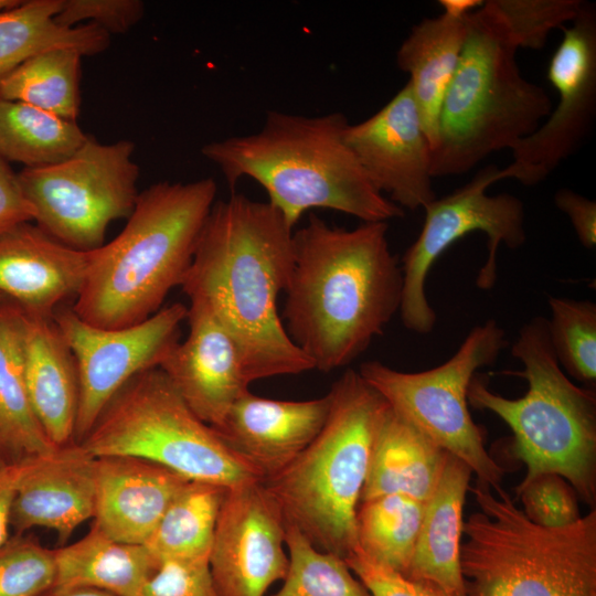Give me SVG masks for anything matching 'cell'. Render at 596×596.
I'll list each match as a JSON object with an SVG mask.
<instances>
[{
    "label": "cell",
    "instance_id": "603a6c76",
    "mask_svg": "<svg viewBox=\"0 0 596 596\" xmlns=\"http://www.w3.org/2000/svg\"><path fill=\"white\" fill-rule=\"evenodd\" d=\"M471 470L448 455L424 514L411 563L404 574L437 585L449 596H467L461 573L462 508Z\"/></svg>",
    "mask_w": 596,
    "mask_h": 596
},
{
    "label": "cell",
    "instance_id": "7bdbcfd3",
    "mask_svg": "<svg viewBox=\"0 0 596 596\" xmlns=\"http://www.w3.org/2000/svg\"><path fill=\"white\" fill-rule=\"evenodd\" d=\"M20 466L0 460V547L10 539L11 511Z\"/></svg>",
    "mask_w": 596,
    "mask_h": 596
},
{
    "label": "cell",
    "instance_id": "52a82bcc",
    "mask_svg": "<svg viewBox=\"0 0 596 596\" xmlns=\"http://www.w3.org/2000/svg\"><path fill=\"white\" fill-rule=\"evenodd\" d=\"M460 61L444 97L432 175H459L511 149L549 116L552 100L521 74L503 25L482 6L466 20Z\"/></svg>",
    "mask_w": 596,
    "mask_h": 596
},
{
    "label": "cell",
    "instance_id": "ee69618b",
    "mask_svg": "<svg viewBox=\"0 0 596 596\" xmlns=\"http://www.w3.org/2000/svg\"><path fill=\"white\" fill-rule=\"evenodd\" d=\"M482 0H439L444 14L456 19H466L482 6Z\"/></svg>",
    "mask_w": 596,
    "mask_h": 596
},
{
    "label": "cell",
    "instance_id": "6da1fadb",
    "mask_svg": "<svg viewBox=\"0 0 596 596\" xmlns=\"http://www.w3.org/2000/svg\"><path fill=\"white\" fill-rule=\"evenodd\" d=\"M268 202L232 192L214 203L180 287L236 344L249 383L313 369L277 310L294 267V232Z\"/></svg>",
    "mask_w": 596,
    "mask_h": 596
},
{
    "label": "cell",
    "instance_id": "44dd1931",
    "mask_svg": "<svg viewBox=\"0 0 596 596\" xmlns=\"http://www.w3.org/2000/svg\"><path fill=\"white\" fill-rule=\"evenodd\" d=\"M189 480L156 462L96 458L94 524L109 538L145 545L168 505Z\"/></svg>",
    "mask_w": 596,
    "mask_h": 596
},
{
    "label": "cell",
    "instance_id": "9c48e42d",
    "mask_svg": "<svg viewBox=\"0 0 596 596\" xmlns=\"http://www.w3.org/2000/svg\"><path fill=\"white\" fill-rule=\"evenodd\" d=\"M79 444L92 456H128L192 481L233 487L262 480L187 404L167 374H136L109 400Z\"/></svg>",
    "mask_w": 596,
    "mask_h": 596
},
{
    "label": "cell",
    "instance_id": "1f68e13d",
    "mask_svg": "<svg viewBox=\"0 0 596 596\" xmlns=\"http://www.w3.org/2000/svg\"><path fill=\"white\" fill-rule=\"evenodd\" d=\"M424 504L402 494L361 501L356 512L359 549L376 563L404 575L419 533Z\"/></svg>",
    "mask_w": 596,
    "mask_h": 596
},
{
    "label": "cell",
    "instance_id": "f1b7e54d",
    "mask_svg": "<svg viewBox=\"0 0 596 596\" xmlns=\"http://www.w3.org/2000/svg\"><path fill=\"white\" fill-rule=\"evenodd\" d=\"M227 487L189 480L175 494L145 546L157 560H207Z\"/></svg>",
    "mask_w": 596,
    "mask_h": 596
},
{
    "label": "cell",
    "instance_id": "ffe728a7",
    "mask_svg": "<svg viewBox=\"0 0 596 596\" xmlns=\"http://www.w3.org/2000/svg\"><path fill=\"white\" fill-rule=\"evenodd\" d=\"M93 251L68 247L38 225L20 224L0 234V295L25 313L53 318L78 295Z\"/></svg>",
    "mask_w": 596,
    "mask_h": 596
},
{
    "label": "cell",
    "instance_id": "7dc6e473",
    "mask_svg": "<svg viewBox=\"0 0 596 596\" xmlns=\"http://www.w3.org/2000/svg\"><path fill=\"white\" fill-rule=\"evenodd\" d=\"M3 300H6V298L0 295V302H2Z\"/></svg>",
    "mask_w": 596,
    "mask_h": 596
},
{
    "label": "cell",
    "instance_id": "e0dca14e",
    "mask_svg": "<svg viewBox=\"0 0 596 596\" xmlns=\"http://www.w3.org/2000/svg\"><path fill=\"white\" fill-rule=\"evenodd\" d=\"M187 321V339L170 350L159 368L190 408L216 428L251 383L236 344L207 307L190 301Z\"/></svg>",
    "mask_w": 596,
    "mask_h": 596
},
{
    "label": "cell",
    "instance_id": "9a60e30c",
    "mask_svg": "<svg viewBox=\"0 0 596 596\" xmlns=\"http://www.w3.org/2000/svg\"><path fill=\"white\" fill-rule=\"evenodd\" d=\"M286 524L262 480L227 488L209 568L220 596H265L288 570Z\"/></svg>",
    "mask_w": 596,
    "mask_h": 596
},
{
    "label": "cell",
    "instance_id": "4fadbf2b",
    "mask_svg": "<svg viewBox=\"0 0 596 596\" xmlns=\"http://www.w3.org/2000/svg\"><path fill=\"white\" fill-rule=\"evenodd\" d=\"M546 77L558 102L542 124L511 149L512 161L500 169L502 180L524 185L544 181L589 135L596 116V10L585 2L581 13L562 28Z\"/></svg>",
    "mask_w": 596,
    "mask_h": 596
},
{
    "label": "cell",
    "instance_id": "60d3db41",
    "mask_svg": "<svg viewBox=\"0 0 596 596\" xmlns=\"http://www.w3.org/2000/svg\"><path fill=\"white\" fill-rule=\"evenodd\" d=\"M34 220V207L23 192L18 173L0 157V234Z\"/></svg>",
    "mask_w": 596,
    "mask_h": 596
},
{
    "label": "cell",
    "instance_id": "ab89813d",
    "mask_svg": "<svg viewBox=\"0 0 596 596\" xmlns=\"http://www.w3.org/2000/svg\"><path fill=\"white\" fill-rule=\"evenodd\" d=\"M344 561L371 596H449L435 584L409 579L376 563L360 549Z\"/></svg>",
    "mask_w": 596,
    "mask_h": 596
},
{
    "label": "cell",
    "instance_id": "7c38bea8",
    "mask_svg": "<svg viewBox=\"0 0 596 596\" xmlns=\"http://www.w3.org/2000/svg\"><path fill=\"white\" fill-rule=\"evenodd\" d=\"M501 180L498 167H485L468 183L424 207L422 230L405 251L401 265L400 313L408 330L427 334L436 324V312L426 295V279L435 262L450 245L473 232L487 235L488 255L476 277V285L489 290L497 280L499 246L503 244L515 249L525 243L523 202L509 193H487L490 185Z\"/></svg>",
    "mask_w": 596,
    "mask_h": 596
},
{
    "label": "cell",
    "instance_id": "ac0fdd59",
    "mask_svg": "<svg viewBox=\"0 0 596 596\" xmlns=\"http://www.w3.org/2000/svg\"><path fill=\"white\" fill-rule=\"evenodd\" d=\"M95 499L96 457L77 443L57 447L20 466L11 528L15 534L45 528L64 544L94 518Z\"/></svg>",
    "mask_w": 596,
    "mask_h": 596
},
{
    "label": "cell",
    "instance_id": "ba28073f",
    "mask_svg": "<svg viewBox=\"0 0 596 596\" xmlns=\"http://www.w3.org/2000/svg\"><path fill=\"white\" fill-rule=\"evenodd\" d=\"M479 511L464 522L467 596H596V510L563 528L531 522L503 490L471 488Z\"/></svg>",
    "mask_w": 596,
    "mask_h": 596
},
{
    "label": "cell",
    "instance_id": "4316f807",
    "mask_svg": "<svg viewBox=\"0 0 596 596\" xmlns=\"http://www.w3.org/2000/svg\"><path fill=\"white\" fill-rule=\"evenodd\" d=\"M55 588L92 587L139 596L159 563L142 544L116 541L95 524L81 540L54 550Z\"/></svg>",
    "mask_w": 596,
    "mask_h": 596
},
{
    "label": "cell",
    "instance_id": "484cf974",
    "mask_svg": "<svg viewBox=\"0 0 596 596\" xmlns=\"http://www.w3.org/2000/svg\"><path fill=\"white\" fill-rule=\"evenodd\" d=\"M24 318L14 302H0V460L10 465H23L57 448L36 419L26 392Z\"/></svg>",
    "mask_w": 596,
    "mask_h": 596
},
{
    "label": "cell",
    "instance_id": "3957f363",
    "mask_svg": "<svg viewBox=\"0 0 596 596\" xmlns=\"http://www.w3.org/2000/svg\"><path fill=\"white\" fill-rule=\"evenodd\" d=\"M340 113L304 116L269 110L249 135L212 141L203 157L222 172L233 192L242 178L260 184L268 203L294 228L312 209L339 211L362 222H387L404 210L379 192L344 139Z\"/></svg>",
    "mask_w": 596,
    "mask_h": 596
},
{
    "label": "cell",
    "instance_id": "2e32d148",
    "mask_svg": "<svg viewBox=\"0 0 596 596\" xmlns=\"http://www.w3.org/2000/svg\"><path fill=\"white\" fill-rule=\"evenodd\" d=\"M344 139L374 188L402 210L436 199L433 150L408 83L375 114L349 124Z\"/></svg>",
    "mask_w": 596,
    "mask_h": 596
},
{
    "label": "cell",
    "instance_id": "83f0119b",
    "mask_svg": "<svg viewBox=\"0 0 596 596\" xmlns=\"http://www.w3.org/2000/svg\"><path fill=\"white\" fill-rule=\"evenodd\" d=\"M61 0L19 1L0 10V82L33 55L67 47L83 56L96 55L110 44V35L92 23L58 25L54 18Z\"/></svg>",
    "mask_w": 596,
    "mask_h": 596
},
{
    "label": "cell",
    "instance_id": "d6a6232c",
    "mask_svg": "<svg viewBox=\"0 0 596 596\" xmlns=\"http://www.w3.org/2000/svg\"><path fill=\"white\" fill-rule=\"evenodd\" d=\"M288 570L270 596H371L345 561L317 549L296 528L286 525Z\"/></svg>",
    "mask_w": 596,
    "mask_h": 596
},
{
    "label": "cell",
    "instance_id": "f6af8a7d",
    "mask_svg": "<svg viewBox=\"0 0 596 596\" xmlns=\"http://www.w3.org/2000/svg\"><path fill=\"white\" fill-rule=\"evenodd\" d=\"M46 596H116L105 590L92 587L54 588Z\"/></svg>",
    "mask_w": 596,
    "mask_h": 596
},
{
    "label": "cell",
    "instance_id": "836d02e7",
    "mask_svg": "<svg viewBox=\"0 0 596 596\" xmlns=\"http://www.w3.org/2000/svg\"><path fill=\"white\" fill-rule=\"evenodd\" d=\"M547 331L554 355L564 372L589 387L596 383V304L549 297Z\"/></svg>",
    "mask_w": 596,
    "mask_h": 596
},
{
    "label": "cell",
    "instance_id": "4dcf8cb0",
    "mask_svg": "<svg viewBox=\"0 0 596 596\" xmlns=\"http://www.w3.org/2000/svg\"><path fill=\"white\" fill-rule=\"evenodd\" d=\"M82 57L78 51L67 47L35 54L0 82V98L75 121L79 113Z\"/></svg>",
    "mask_w": 596,
    "mask_h": 596
},
{
    "label": "cell",
    "instance_id": "30bf717a",
    "mask_svg": "<svg viewBox=\"0 0 596 596\" xmlns=\"http://www.w3.org/2000/svg\"><path fill=\"white\" fill-rule=\"evenodd\" d=\"M508 345L505 331L489 319L473 327L438 366L402 372L373 360L358 372L400 416L467 465L478 482L499 490L504 471L488 454L482 430L470 415L468 387L477 371L493 364Z\"/></svg>",
    "mask_w": 596,
    "mask_h": 596
},
{
    "label": "cell",
    "instance_id": "8fae6325",
    "mask_svg": "<svg viewBox=\"0 0 596 596\" xmlns=\"http://www.w3.org/2000/svg\"><path fill=\"white\" fill-rule=\"evenodd\" d=\"M134 151L130 140L99 143L87 136L67 159L24 168L18 177L36 225L74 249L103 246L109 223L128 219L139 194Z\"/></svg>",
    "mask_w": 596,
    "mask_h": 596
},
{
    "label": "cell",
    "instance_id": "74e56055",
    "mask_svg": "<svg viewBox=\"0 0 596 596\" xmlns=\"http://www.w3.org/2000/svg\"><path fill=\"white\" fill-rule=\"evenodd\" d=\"M143 14L145 3L140 0H61L54 20L63 28L88 21L110 35L127 32Z\"/></svg>",
    "mask_w": 596,
    "mask_h": 596
},
{
    "label": "cell",
    "instance_id": "f35d334b",
    "mask_svg": "<svg viewBox=\"0 0 596 596\" xmlns=\"http://www.w3.org/2000/svg\"><path fill=\"white\" fill-rule=\"evenodd\" d=\"M139 596H220L209 561H164L145 584Z\"/></svg>",
    "mask_w": 596,
    "mask_h": 596
},
{
    "label": "cell",
    "instance_id": "8d00e7d4",
    "mask_svg": "<svg viewBox=\"0 0 596 596\" xmlns=\"http://www.w3.org/2000/svg\"><path fill=\"white\" fill-rule=\"evenodd\" d=\"M517 496L523 504V513L533 523L544 528H563L581 519L577 494L561 476H541Z\"/></svg>",
    "mask_w": 596,
    "mask_h": 596
},
{
    "label": "cell",
    "instance_id": "5b68a950",
    "mask_svg": "<svg viewBox=\"0 0 596 596\" xmlns=\"http://www.w3.org/2000/svg\"><path fill=\"white\" fill-rule=\"evenodd\" d=\"M328 394L330 407L320 433L287 467L262 482L286 525L344 560L359 549L356 512L386 402L352 369Z\"/></svg>",
    "mask_w": 596,
    "mask_h": 596
},
{
    "label": "cell",
    "instance_id": "d4e9b609",
    "mask_svg": "<svg viewBox=\"0 0 596 596\" xmlns=\"http://www.w3.org/2000/svg\"><path fill=\"white\" fill-rule=\"evenodd\" d=\"M467 18L444 13L425 18L412 28L396 52L397 67L409 75L407 83L432 150L437 143L441 104L465 45Z\"/></svg>",
    "mask_w": 596,
    "mask_h": 596
},
{
    "label": "cell",
    "instance_id": "277c9868",
    "mask_svg": "<svg viewBox=\"0 0 596 596\" xmlns=\"http://www.w3.org/2000/svg\"><path fill=\"white\" fill-rule=\"evenodd\" d=\"M212 178L160 181L139 192L123 231L93 251L73 311L102 329L140 323L180 286L216 202Z\"/></svg>",
    "mask_w": 596,
    "mask_h": 596
},
{
    "label": "cell",
    "instance_id": "d590c367",
    "mask_svg": "<svg viewBox=\"0 0 596 596\" xmlns=\"http://www.w3.org/2000/svg\"><path fill=\"white\" fill-rule=\"evenodd\" d=\"M55 585L54 550L23 534L0 547V596H46Z\"/></svg>",
    "mask_w": 596,
    "mask_h": 596
},
{
    "label": "cell",
    "instance_id": "7a4b0ae2",
    "mask_svg": "<svg viewBox=\"0 0 596 596\" xmlns=\"http://www.w3.org/2000/svg\"><path fill=\"white\" fill-rule=\"evenodd\" d=\"M387 230V222L347 230L311 214L294 233L284 327L313 369L349 365L400 311L403 273Z\"/></svg>",
    "mask_w": 596,
    "mask_h": 596
},
{
    "label": "cell",
    "instance_id": "d6986e66",
    "mask_svg": "<svg viewBox=\"0 0 596 596\" xmlns=\"http://www.w3.org/2000/svg\"><path fill=\"white\" fill-rule=\"evenodd\" d=\"M330 397L283 401L245 392L214 428L226 445L262 477L287 467L320 433Z\"/></svg>",
    "mask_w": 596,
    "mask_h": 596
},
{
    "label": "cell",
    "instance_id": "7402d4cb",
    "mask_svg": "<svg viewBox=\"0 0 596 596\" xmlns=\"http://www.w3.org/2000/svg\"><path fill=\"white\" fill-rule=\"evenodd\" d=\"M23 372L32 409L55 447L75 443L79 401L74 355L53 318L24 312Z\"/></svg>",
    "mask_w": 596,
    "mask_h": 596
},
{
    "label": "cell",
    "instance_id": "cb8c5ba5",
    "mask_svg": "<svg viewBox=\"0 0 596 596\" xmlns=\"http://www.w3.org/2000/svg\"><path fill=\"white\" fill-rule=\"evenodd\" d=\"M448 455L386 403L374 434L361 501L402 494L426 502L438 486Z\"/></svg>",
    "mask_w": 596,
    "mask_h": 596
},
{
    "label": "cell",
    "instance_id": "e575fe53",
    "mask_svg": "<svg viewBox=\"0 0 596 596\" xmlns=\"http://www.w3.org/2000/svg\"><path fill=\"white\" fill-rule=\"evenodd\" d=\"M485 4L518 50H541L553 30L577 18L585 1L487 0Z\"/></svg>",
    "mask_w": 596,
    "mask_h": 596
},
{
    "label": "cell",
    "instance_id": "bcb514c9",
    "mask_svg": "<svg viewBox=\"0 0 596 596\" xmlns=\"http://www.w3.org/2000/svg\"><path fill=\"white\" fill-rule=\"evenodd\" d=\"M20 0H0V10L14 7Z\"/></svg>",
    "mask_w": 596,
    "mask_h": 596
},
{
    "label": "cell",
    "instance_id": "b9f144b4",
    "mask_svg": "<svg viewBox=\"0 0 596 596\" xmlns=\"http://www.w3.org/2000/svg\"><path fill=\"white\" fill-rule=\"evenodd\" d=\"M555 206L565 213L579 243L587 249L596 246V202L571 189L554 194Z\"/></svg>",
    "mask_w": 596,
    "mask_h": 596
},
{
    "label": "cell",
    "instance_id": "8992f818",
    "mask_svg": "<svg viewBox=\"0 0 596 596\" xmlns=\"http://www.w3.org/2000/svg\"><path fill=\"white\" fill-rule=\"evenodd\" d=\"M511 355L523 365L510 372L528 382L526 393L508 398L489 390L477 373L468 403L501 418L513 433V451L526 466L520 491L544 475H557L577 497L596 501V395L572 382L560 366L549 337L547 320L536 316L519 330Z\"/></svg>",
    "mask_w": 596,
    "mask_h": 596
},
{
    "label": "cell",
    "instance_id": "f546056e",
    "mask_svg": "<svg viewBox=\"0 0 596 596\" xmlns=\"http://www.w3.org/2000/svg\"><path fill=\"white\" fill-rule=\"evenodd\" d=\"M76 121L0 98V157L41 168L71 157L86 140Z\"/></svg>",
    "mask_w": 596,
    "mask_h": 596
},
{
    "label": "cell",
    "instance_id": "5bb4252c",
    "mask_svg": "<svg viewBox=\"0 0 596 596\" xmlns=\"http://www.w3.org/2000/svg\"><path fill=\"white\" fill-rule=\"evenodd\" d=\"M188 307H162L145 321L102 329L83 321L72 307H58L53 320L70 347L77 366L79 401L75 443L88 434L109 400L136 374L159 368L179 342Z\"/></svg>",
    "mask_w": 596,
    "mask_h": 596
}]
</instances>
